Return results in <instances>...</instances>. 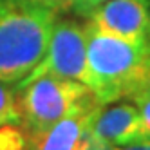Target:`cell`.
Masks as SVG:
<instances>
[{"instance_id":"8","label":"cell","mask_w":150,"mask_h":150,"mask_svg":"<svg viewBox=\"0 0 150 150\" xmlns=\"http://www.w3.org/2000/svg\"><path fill=\"white\" fill-rule=\"evenodd\" d=\"M20 125V110L16 100V87L0 81V127Z\"/></svg>"},{"instance_id":"14","label":"cell","mask_w":150,"mask_h":150,"mask_svg":"<svg viewBox=\"0 0 150 150\" xmlns=\"http://www.w3.org/2000/svg\"><path fill=\"white\" fill-rule=\"evenodd\" d=\"M117 150H150V141L134 143V145H127V146H117Z\"/></svg>"},{"instance_id":"10","label":"cell","mask_w":150,"mask_h":150,"mask_svg":"<svg viewBox=\"0 0 150 150\" xmlns=\"http://www.w3.org/2000/svg\"><path fill=\"white\" fill-rule=\"evenodd\" d=\"M76 150H117V146H114L109 141H103V139L96 137L91 130L83 136V139L80 141Z\"/></svg>"},{"instance_id":"5","label":"cell","mask_w":150,"mask_h":150,"mask_svg":"<svg viewBox=\"0 0 150 150\" xmlns=\"http://www.w3.org/2000/svg\"><path fill=\"white\" fill-rule=\"evenodd\" d=\"M101 107L103 105L98 103L94 94L89 92L72 107L69 114L47 130L25 136V150H76L83 136L91 130Z\"/></svg>"},{"instance_id":"2","label":"cell","mask_w":150,"mask_h":150,"mask_svg":"<svg viewBox=\"0 0 150 150\" xmlns=\"http://www.w3.org/2000/svg\"><path fill=\"white\" fill-rule=\"evenodd\" d=\"M56 20L38 0H0V81L16 85L44 60Z\"/></svg>"},{"instance_id":"4","label":"cell","mask_w":150,"mask_h":150,"mask_svg":"<svg viewBox=\"0 0 150 150\" xmlns=\"http://www.w3.org/2000/svg\"><path fill=\"white\" fill-rule=\"evenodd\" d=\"M42 76L74 80L91 87L85 24L78 22L76 18H58L44 60L16 85L29 83Z\"/></svg>"},{"instance_id":"9","label":"cell","mask_w":150,"mask_h":150,"mask_svg":"<svg viewBox=\"0 0 150 150\" xmlns=\"http://www.w3.org/2000/svg\"><path fill=\"white\" fill-rule=\"evenodd\" d=\"M0 150H25V132L22 130V127H0Z\"/></svg>"},{"instance_id":"6","label":"cell","mask_w":150,"mask_h":150,"mask_svg":"<svg viewBox=\"0 0 150 150\" xmlns=\"http://www.w3.org/2000/svg\"><path fill=\"white\" fill-rule=\"evenodd\" d=\"M87 20L123 40L150 49V0H107Z\"/></svg>"},{"instance_id":"1","label":"cell","mask_w":150,"mask_h":150,"mask_svg":"<svg viewBox=\"0 0 150 150\" xmlns=\"http://www.w3.org/2000/svg\"><path fill=\"white\" fill-rule=\"evenodd\" d=\"M91 92L100 105H110L150 85V49L136 45L92 22H85Z\"/></svg>"},{"instance_id":"12","label":"cell","mask_w":150,"mask_h":150,"mask_svg":"<svg viewBox=\"0 0 150 150\" xmlns=\"http://www.w3.org/2000/svg\"><path fill=\"white\" fill-rule=\"evenodd\" d=\"M103 2H107V0H72V4H71V13H74L76 16L89 18V16L92 15L94 9L100 7Z\"/></svg>"},{"instance_id":"13","label":"cell","mask_w":150,"mask_h":150,"mask_svg":"<svg viewBox=\"0 0 150 150\" xmlns=\"http://www.w3.org/2000/svg\"><path fill=\"white\" fill-rule=\"evenodd\" d=\"M38 2H44V4L51 6L52 9H56L58 13H65V11H71L72 0H38Z\"/></svg>"},{"instance_id":"11","label":"cell","mask_w":150,"mask_h":150,"mask_svg":"<svg viewBox=\"0 0 150 150\" xmlns=\"http://www.w3.org/2000/svg\"><path fill=\"white\" fill-rule=\"evenodd\" d=\"M132 100L137 105V109H139V112H141L143 120H145V125L150 130V85L145 87L143 91H139L137 94H134Z\"/></svg>"},{"instance_id":"3","label":"cell","mask_w":150,"mask_h":150,"mask_svg":"<svg viewBox=\"0 0 150 150\" xmlns=\"http://www.w3.org/2000/svg\"><path fill=\"white\" fill-rule=\"evenodd\" d=\"M15 87L20 127L25 136L47 130L51 125L69 114L83 96L91 92V89L80 81L56 76H42Z\"/></svg>"},{"instance_id":"7","label":"cell","mask_w":150,"mask_h":150,"mask_svg":"<svg viewBox=\"0 0 150 150\" xmlns=\"http://www.w3.org/2000/svg\"><path fill=\"white\" fill-rule=\"evenodd\" d=\"M91 132L114 146H127L150 141V130L136 103H110L101 107L91 127Z\"/></svg>"}]
</instances>
